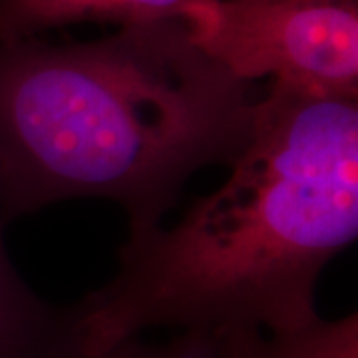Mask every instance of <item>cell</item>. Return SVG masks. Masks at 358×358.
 Masks as SVG:
<instances>
[{"mask_svg": "<svg viewBox=\"0 0 358 358\" xmlns=\"http://www.w3.org/2000/svg\"><path fill=\"white\" fill-rule=\"evenodd\" d=\"M227 181L171 229L129 231L76 303L88 358L154 327L282 333L319 319L320 271L358 233V98L273 84Z\"/></svg>", "mask_w": 358, "mask_h": 358, "instance_id": "6da1fadb", "label": "cell"}, {"mask_svg": "<svg viewBox=\"0 0 358 358\" xmlns=\"http://www.w3.org/2000/svg\"><path fill=\"white\" fill-rule=\"evenodd\" d=\"M253 84L197 50L181 20L88 44H0V209L6 221L72 197L157 225L197 169L251 136Z\"/></svg>", "mask_w": 358, "mask_h": 358, "instance_id": "7a4b0ae2", "label": "cell"}, {"mask_svg": "<svg viewBox=\"0 0 358 358\" xmlns=\"http://www.w3.org/2000/svg\"><path fill=\"white\" fill-rule=\"evenodd\" d=\"M181 22L197 50L243 82L358 98V0H213Z\"/></svg>", "mask_w": 358, "mask_h": 358, "instance_id": "3957f363", "label": "cell"}, {"mask_svg": "<svg viewBox=\"0 0 358 358\" xmlns=\"http://www.w3.org/2000/svg\"><path fill=\"white\" fill-rule=\"evenodd\" d=\"M6 225L0 209V358H88L76 307H54L30 291L6 251Z\"/></svg>", "mask_w": 358, "mask_h": 358, "instance_id": "277c9868", "label": "cell"}, {"mask_svg": "<svg viewBox=\"0 0 358 358\" xmlns=\"http://www.w3.org/2000/svg\"><path fill=\"white\" fill-rule=\"evenodd\" d=\"M205 2L213 0H0V44L80 20L124 26L181 20L185 10Z\"/></svg>", "mask_w": 358, "mask_h": 358, "instance_id": "5b68a950", "label": "cell"}, {"mask_svg": "<svg viewBox=\"0 0 358 358\" xmlns=\"http://www.w3.org/2000/svg\"><path fill=\"white\" fill-rule=\"evenodd\" d=\"M261 336L263 331L253 329L181 331L162 345L134 336L94 358H257Z\"/></svg>", "mask_w": 358, "mask_h": 358, "instance_id": "8992f818", "label": "cell"}, {"mask_svg": "<svg viewBox=\"0 0 358 358\" xmlns=\"http://www.w3.org/2000/svg\"><path fill=\"white\" fill-rule=\"evenodd\" d=\"M257 358H358V319H315L301 329L263 334Z\"/></svg>", "mask_w": 358, "mask_h": 358, "instance_id": "52a82bcc", "label": "cell"}]
</instances>
